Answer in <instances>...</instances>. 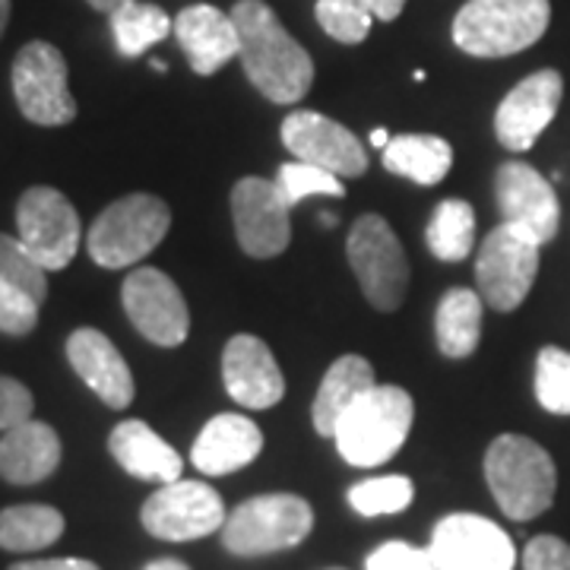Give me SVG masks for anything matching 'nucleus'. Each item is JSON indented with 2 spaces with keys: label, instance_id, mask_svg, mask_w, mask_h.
Masks as SVG:
<instances>
[{
  "label": "nucleus",
  "instance_id": "1",
  "mask_svg": "<svg viewBox=\"0 0 570 570\" xmlns=\"http://www.w3.org/2000/svg\"><path fill=\"white\" fill-rule=\"evenodd\" d=\"M232 20L238 29V58L257 92L276 105L302 102L314 82V61L279 17L264 0H238Z\"/></svg>",
  "mask_w": 570,
  "mask_h": 570
},
{
  "label": "nucleus",
  "instance_id": "2",
  "mask_svg": "<svg viewBox=\"0 0 570 570\" xmlns=\"http://www.w3.org/2000/svg\"><path fill=\"white\" fill-rule=\"evenodd\" d=\"M485 482L504 517L527 523L542 517L558 491L551 453L523 434H501L485 453Z\"/></svg>",
  "mask_w": 570,
  "mask_h": 570
},
{
  "label": "nucleus",
  "instance_id": "3",
  "mask_svg": "<svg viewBox=\"0 0 570 570\" xmlns=\"http://www.w3.org/2000/svg\"><path fill=\"white\" fill-rule=\"evenodd\" d=\"M415 419V403L403 387H374L362 393L343 412L340 425L333 431V441L340 456L358 469L384 466L406 444Z\"/></svg>",
  "mask_w": 570,
  "mask_h": 570
},
{
  "label": "nucleus",
  "instance_id": "4",
  "mask_svg": "<svg viewBox=\"0 0 570 570\" xmlns=\"http://www.w3.org/2000/svg\"><path fill=\"white\" fill-rule=\"evenodd\" d=\"M549 22V0H469L453 17V41L472 58H510L542 39Z\"/></svg>",
  "mask_w": 570,
  "mask_h": 570
},
{
  "label": "nucleus",
  "instance_id": "5",
  "mask_svg": "<svg viewBox=\"0 0 570 570\" xmlns=\"http://www.w3.org/2000/svg\"><path fill=\"white\" fill-rule=\"evenodd\" d=\"M171 228V209L153 194H127L102 209V216L89 228V257L105 269H124L140 264Z\"/></svg>",
  "mask_w": 570,
  "mask_h": 570
},
{
  "label": "nucleus",
  "instance_id": "6",
  "mask_svg": "<svg viewBox=\"0 0 570 570\" xmlns=\"http://www.w3.org/2000/svg\"><path fill=\"white\" fill-rule=\"evenodd\" d=\"M314 530V510L298 494H257L225 517L223 546L232 554L254 558L302 546Z\"/></svg>",
  "mask_w": 570,
  "mask_h": 570
},
{
  "label": "nucleus",
  "instance_id": "7",
  "mask_svg": "<svg viewBox=\"0 0 570 570\" xmlns=\"http://www.w3.org/2000/svg\"><path fill=\"white\" fill-rule=\"evenodd\" d=\"M348 266L377 311H396L409 288V261L396 232L377 213L358 216L346 242Z\"/></svg>",
  "mask_w": 570,
  "mask_h": 570
},
{
  "label": "nucleus",
  "instance_id": "8",
  "mask_svg": "<svg viewBox=\"0 0 570 570\" xmlns=\"http://www.w3.org/2000/svg\"><path fill=\"white\" fill-rule=\"evenodd\" d=\"M539 242L517 225L501 223L479 247L475 283L485 305L508 314L527 302L539 276Z\"/></svg>",
  "mask_w": 570,
  "mask_h": 570
},
{
  "label": "nucleus",
  "instance_id": "9",
  "mask_svg": "<svg viewBox=\"0 0 570 570\" xmlns=\"http://www.w3.org/2000/svg\"><path fill=\"white\" fill-rule=\"evenodd\" d=\"M17 238L45 273L63 269L80 250V216L55 187H29L22 194L17 204Z\"/></svg>",
  "mask_w": 570,
  "mask_h": 570
},
{
  "label": "nucleus",
  "instance_id": "10",
  "mask_svg": "<svg viewBox=\"0 0 570 570\" xmlns=\"http://www.w3.org/2000/svg\"><path fill=\"white\" fill-rule=\"evenodd\" d=\"M10 80L20 111L32 124L63 127L77 118V99L67 86V61L51 41H29L20 48Z\"/></svg>",
  "mask_w": 570,
  "mask_h": 570
},
{
  "label": "nucleus",
  "instance_id": "11",
  "mask_svg": "<svg viewBox=\"0 0 570 570\" xmlns=\"http://www.w3.org/2000/svg\"><path fill=\"white\" fill-rule=\"evenodd\" d=\"M225 504L219 491L206 482L178 479L146 498L140 510L142 530L163 542H194L209 532H219L225 523Z\"/></svg>",
  "mask_w": 570,
  "mask_h": 570
},
{
  "label": "nucleus",
  "instance_id": "12",
  "mask_svg": "<svg viewBox=\"0 0 570 570\" xmlns=\"http://www.w3.org/2000/svg\"><path fill=\"white\" fill-rule=\"evenodd\" d=\"M121 302L130 324L137 326L142 340L156 346H181L190 333V311L181 288L165 276L163 269L140 266L121 285Z\"/></svg>",
  "mask_w": 570,
  "mask_h": 570
},
{
  "label": "nucleus",
  "instance_id": "13",
  "mask_svg": "<svg viewBox=\"0 0 570 570\" xmlns=\"http://www.w3.org/2000/svg\"><path fill=\"white\" fill-rule=\"evenodd\" d=\"M428 551L444 570H513V539L489 517L450 513L434 532Z\"/></svg>",
  "mask_w": 570,
  "mask_h": 570
},
{
  "label": "nucleus",
  "instance_id": "14",
  "mask_svg": "<svg viewBox=\"0 0 570 570\" xmlns=\"http://www.w3.org/2000/svg\"><path fill=\"white\" fill-rule=\"evenodd\" d=\"M279 137L298 163L326 168L340 178H362L367 171V153L362 140L348 127L321 111H307V108L292 111L279 127Z\"/></svg>",
  "mask_w": 570,
  "mask_h": 570
},
{
  "label": "nucleus",
  "instance_id": "15",
  "mask_svg": "<svg viewBox=\"0 0 570 570\" xmlns=\"http://www.w3.org/2000/svg\"><path fill=\"white\" fill-rule=\"evenodd\" d=\"M292 206L285 204L283 190L266 178H242L232 190V219L235 235L245 254L266 261L279 257L292 242Z\"/></svg>",
  "mask_w": 570,
  "mask_h": 570
},
{
  "label": "nucleus",
  "instance_id": "16",
  "mask_svg": "<svg viewBox=\"0 0 570 570\" xmlns=\"http://www.w3.org/2000/svg\"><path fill=\"white\" fill-rule=\"evenodd\" d=\"M564 99V77L558 70H535L520 80L494 111V137L510 153H527L554 121Z\"/></svg>",
  "mask_w": 570,
  "mask_h": 570
},
{
  "label": "nucleus",
  "instance_id": "17",
  "mask_svg": "<svg viewBox=\"0 0 570 570\" xmlns=\"http://www.w3.org/2000/svg\"><path fill=\"white\" fill-rule=\"evenodd\" d=\"M494 194L504 223L523 228L539 245L551 242L561 225L558 194L532 165L508 163L494 175Z\"/></svg>",
  "mask_w": 570,
  "mask_h": 570
},
{
  "label": "nucleus",
  "instance_id": "18",
  "mask_svg": "<svg viewBox=\"0 0 570 570\" xmlns=\"http://www.w3.org/2000/svg\"><path fill=\"white\" fill-rule=\"evenodd\" d=\"M223 381L228 396L245 409H273L285 396L283 367L261 336L238 333L225 343Z\"/></svg>",
  "mask_w": 570,
  "mask_h": 570
},
{
  "label": "nucleus",
  "instance_id": "19",
  "mask_svg": "<svg viewBox=\"0 0 570 570\" xmlns=\"http://www.w3.org/2000/svg\"><path fill=\"white\" fill-rule=\"evenodd\" d=\"M70 367L82 377V384L92 390L108 409H127L134 403V374L124 362L118 346L92 326L73 330L67 340Z\"/></svg>",
  "mask_w": 570,
  "mask_h": 570
},
{
  "label": "nucleus",
  "instance_id": "20",
  "mask_svg": "<svg viewBox=\"0 0 570 570\" xmlns=\"http://www.w3.org/2000/svg\"><path fill=\"white\" fill-rule=\"evenodd\" d=\"M175 39L190 61V70L209 77L223 70L232 58H238V29L235 20L223 13L219 7L194 3L184 7L175 20Z\"/></svg>",
  "mask_w": 570,
  "mask_h": 570
},
{
  "label": "nucleus",
  "instance_id": "21",
  "mask_svg": "<svg viewBox=\"0 0 570 570\" xmlns=\"http://www.w3.org/2000/svg\"><path fill=\"white\" fill-rule=\"evenodd\" d=\"M261 450H264V431L247 415L223 412L209 419L204 431L197 434L190 463L204 475H228V472L250 466L261 456Z\"/></svg>",
  "mask_w": 570,
  "mask_h": 570
},
{
  "label": "nucleus",
  "instance_id": "22",
  "mask_svg": "<svg viewBox=\"0 0 570 570\" xmlns=\"http://www.w3.org/2000/svg\"><path fill=\"white\" fill-rule=\"evenodd\" d=\"M108 450H111L115 463L134 479L159 482V485L181 479V453L140 419H127L115 428L108 434Z\"/></svg>",
  "mask_w": 570,
  "mask_h": 570
},
{
  "label": "nucleus",
  "instance_id": "23",
  "mask_svg": "<svg viewBox=\"0 0 570 570\" xmlns=\"http://www.w3.org/2000/svg\"><path fill=\"white\" fill-rule=\"evenodd\" d=\"M61 466V438L45 422H22L0 438V479L10 485H39Z\"/></svg>",
  "mask_w": 570,
  "mask_h": 570
},
{
  "label": "nucleus",
  "instance_id": "24",
  "mask_svg": "<svg viewBox=\"0 0 570 570\" xmlns=\"http://www.w3.org/2000/svg\"><path fill=\"white\" fill-rule=\"evenodd\" d=\"M374 384H377L374 381V367H371L365 355H343V358H336L333 365L326 367L324 381H321L317 396H314V409H311V419H314L317 434L333 438L343 412Z\"/></svg>",
  "mask_w": 570,
  "mask_h": 570
},
{
  "label": "nucleus",
  "instance_id": "25",
  "mask_svg": "<svg viewBox=\"0 0 570 570\" xmlns=\"http://www.w3.org/2000/svg\"><path fill=\"white\" fill-rule=\"evenodd\" d=\"M450 165H453V146L434 134H403L384 146V168L422 187L444 181Z\"/></svg>",
  "mask_w": 570,
  "mask_h": 570
},
{
  "label": "nucleus",
  "instance_id": "26",
  "mask_svg": "<svg viewBox=\"0 0 570 570\" xmlns=\"http://www.w3.org/2000/svg\"><path fill=\"white\" fill-rule=\"evenodd\" d=\"M438 348L448 358H466L482 340V295L472 288H450L434 314Z\"/></svg>",
  "mask_w": 570,
  "mask_h": 570
},
{
  "label": "nucleus",
  "instance_id": "27",
  "mask_svg": "<svg viewBox=\"0 0 570 570\" xmlns=\"http://www.w3.org/2000/svg\"><path fill=\"white\" fill-rule=\"evenodd\" d=\"M63 535V513L48 504H17L0 510V549L41 551Z\"/></svg>",
  "mask_w": 570,
  "mask_h": 570
},
{
  "label": "nucleus",
  "instance_id": "28",
  "mask_svg": "<svg viewBox=\"0 0 570 570\" xmlns=\"http://www.w3.org/2000/svg\"><path fill=\"white\" fill-rule=\"evenodd\" d=\"M175 32V20L156 3L130 0L111 13V36L124 58H140Z\"/></svg>",
  "mask_w": 570,
  "mask_h": 570
},
{
  "label": "nucleus",
  "instance_id": "29",
  "mask_svg": "<svg viewBox=\"0 0 570 570\" xmlns=\"http://www.w3.org/2000/svg\"><path fill=\"white\" fill-rule=\"evenodd\" d=\"M428 250L444 261L460 264L466 261L469 250L475 245V209L466 200H444L431 213L428 223Z\"/></svg>",
  "mask_w": 570,
  "mask_h": 570
},
{
  "label": "nucleus",
  "instance_id": "30",
  "mask_svg": "<svg viewBox=\"0 0 570 570\" xmlns=\"http://www.w3.org/2000/svg\"><path fill=\"white\" fill-rule=\"evenodd\" d=\"M415 498V485L406 475H381V479H365L348 489V504L362 517H387L406 510Z\"/></svg>",
  "mask_w": 570,
  "mask_h": 570
},
{
  "label": "nucleus",
  "instance_id": "31",
  "mask_svg": "<svg viewBox=\"0 0 570 570\" xmlns=\"http://www.w3.org/2000/svg\"><path fill=\"white\" fill-rule=\"evenodd\" d=\"M535 400L551 415H570V352L546 346L535 358Z\"/></svg>",
  "mask_w": 570,
  "mask_h": 570
},
{
  "label": "nucleus",
  "instance_id": "32",
  "mask_svg": "<svg viewBox=\"0 0 570 570\" xmlns=\"http://www.w3.org/2000/svg\"><path fill=\"white\" fill-rule=\"evenodd\" d=\"M314 17L330 39L343 45H362L371 32V0H317Z\"/></svg>",
  "mask_w": 570,
  "mask_h": 570
},
{
  "label": "nucleus",
  "instance_id": "33",
  "mask_svg": "<svg viewBox=\"0 0 570 570\" xmlns=\"http://www.w3.org/2000/svg\"><path fill=\"white\" fill-rule=\"evenodd\" d=\"M276 184H279L288 206L302 204L307 197H346V187H343L340 175H333V171L317 168V165L311 163L279 165Z\"/></svg>",
  "mask_w": 570,
  "mask_h": 570
},
{
  "label": "nucleus",
  "instance_id": "34",
  "mask_svg": "<svg viewBox=\"0 0 570 570\" xmlns=\"http://www.w3.org/2000/svg\"><path fill=\"white\" fill-rule=\"evenodd\" d=\"M0 279L20 285L39 305L48 295V273L29 257L20 238H10V235H0Z\"/></svg>",
  "mask_w": 570,
  "mask_h": 570
},
{
  "label": "nucleus",
  "instance_id": "35",
  "mask_svg": "<svg viewBox=\"0 0 570 570\" xmlns=\"http://www.w3.org/2000/svg\"><path fill=\"white\" fill-rule=\"evenodd\" d=\"M39 302L22 292L20 285L0 279V333L7 336H29L39 324Z\"/></svg>",
  "mask_w": 570,
  "mask_h": 570
},
{
  "label": "nucleus",
  "instance_id": "36",
  "mask_svg": "<svg viewBox=\"0 0 570 570\" xmlns=\"http://www.w3.org/2000/svg\"><path fill=\"white\" fill-rule=\"evenodd\" d=\"M441 564L428 549H415L409 542H384L367 554L365 570H438Z\"/></svg>",
  "mask_w": 570,
  "mask_h": 570
},
{
  "label": "nucleus",
  "instance_id": "37",
  "mask_svg": "<svg viewBox=\"0 0 570 570\" xmlns=\"http://www.w3.org/2000/svg\"><path fill=\"white\" fill-rule=\"evenodd\" d=\"M32 409H36V400H32L29 387L0 374V431H10V428L29 422Z\"/></svg>",
  "mask_w": 570,
  "mask_h": 570
},
{
  "label": "nucleus",
  "instance_id": "38",
  "mask_svg": "<svg viewBox=\"0 0 570 570\" xmlns=\"http://www.w3.org/2000/svg\"><path fill=\"white\" fill-rule=\"evenodd\" d=\"M523 570H570V546L558 535H535L523 551Z\"/></svg>",
  "mask_w": 570,
  "mask_h": 570
},
{
  "label": "nucleus",
  "instance_id": "39",
  "mask_svg": "<svg viewBox=\"0 0 570 570\" xmlns=\"http://www.w3.org/2000/svg\"><path fill=\"white\" fill-rule=\"evenodd\" d=\"M7 570H102L86 558H41V561H17Z\"/></svg>",
  "mask_w": 570,
  "mask_h": 570
},
{
  "label": "nucleus",
  "instance_id": "40",
  "mask_svg": "<svg viewBox=\"0 0 570 570\" xmlns=\"http://www.w3.org/2000/svg\"><path fill=\"white\" fill-rule=\"evenodd\" d=\"M403 7H406V0H371V13H374V20H384L393 22L400 13H403Z\"/></svg>",
  "mask_w": 570,
  "mask_h": 570
},
{
  "label": "nucleus",
  "instance_id": "41",
  "mask_svg": "<svg viewBox=\"0 0 570 570\" xmlns=\"http://www.w3.org/2000/svg\"><path fill=\"white\" fill-rule=\"evenodd\" d=\"M142 570H190L178 558H159V561H149Z\"/></svg>",
  "mask_w": 570,
  "mask_h": 570
},
{
  "label": "nucleus",
  "instance_id": "42",
  "mask_svg": "<svg viewBox=\"0 0 570 570\" xmlns=\"http://www.w3.org/2000/svg\"><path fill=\"white\" fill-rule=\"evenodd\" d=\"M86 3H89L92 10H102V13H108V17H111V13H115L118 7L130 3V0H86Z\"/></svg>",
  "mask_w": 570,
  "mask_h": 570
},
{
  "label": "nucleus",
  "instance_id": "43",
  "mask_svg": "<svg viewBox=\"0 0 570 570\" xmlns=\"http://www.w3.org/2000/svg\"><path fill=\"white\" fill-rule=\"evenodd\" d=\"M390 140H393V137H390V134H387V130H384V127H377V130L371 134V146H377L381 153H384V146H387Z\"/></svg>",
  "mask_w": 570,
  "mask_h": 570
},
{
  "label": "nucleus",
  "instance_id": "44",
  "mask_svg": "<svg viewBox=\"0 0 570 570\" xmlns=\"http://www.w3.org/2000/svg\"><path fill=\"white\" fill-rule=\"evenodd\" d=\"M7 20H10V0H0V36L7 29Z\"/></svg>",
  "mask_w": 570,
  "mask_h": 570
},
{
  "label": "nucleus",
  "instance_id": "45",
  "mask_svg": "<svg viewBox=\"0 0 570 570\" xmlns=\"http://www.w3.org/2000/svg\"><path fill=\"white\" fill-rule=\"evenodd\" d=\"M153 70H159V73H168V63H165V61H153Z\"/></svg>",
  "mask_w": 570,
  "mask_h": 570
},
{
  "label": "nucleus",
  "instance_id": "46",
  "mask_svg": "<svg viewBox=\"0 0 570 570\" xmlns=\"http://www.w3.org/2000/svg\"><path fill=\"white\" fill-rule=\"evenodd\" d=\"M330 570H346V568H330Z\"/></svg>",
  "mask_w": 570,
  "mask_h": 570
},
{
  "label": "nucleus",
  "instance_id": "47",
  "mask_svg": "<svg viewBox=\"0 0 570 570\" xmlns=\"http://www.w3.org/2000/svg\"><path fill=\"white\" fill-rule=\"evenodd\" d=\"M438 570H444V568H438Z\"/></svg>",
  "mask_w": 570,
  "mask_h": 570
}]
</instances>
